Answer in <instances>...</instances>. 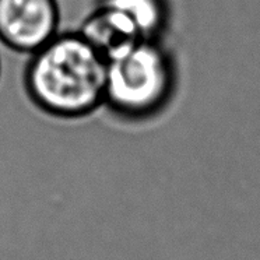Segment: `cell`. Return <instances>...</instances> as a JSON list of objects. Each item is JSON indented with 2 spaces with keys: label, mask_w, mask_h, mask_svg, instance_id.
I'll return each mask as SVG.
<instances>
[{
  "label": "cell",
  "mask_w": 260,
  "mask_h": 260,
  "mask_svg": "<svg viewBox=\"0 0 260 260\" xmlns=\"http://www.w3.org/2000/svg\"><path fill=\"white\" fill-rule=\"evenodd\" d=\"M105 80L107 60L79 31H68L29 55L23 83L41 112L60 120H79L104 107Z\"/></svg>",
  "instance_id": "obj_1"
},
{
  "label": "cell",
  "mask_w": 260,
  "mask_h": 260,
  "mask_svg": "<svg viewBox=\"0 0 260 260\" xmlns=\"http://www.w3.org/2000/svg\"><path fill=\"white\" fill-rule=\"evenodd\" d=\"M174 66L159 41L144 40L107 62L104 107L123 122H143L167 105Z\"/></svg>",
  "instance_id": "obj_2"
},
{
  "label": "cell",
  "mask_w": 260,
  "mask_h": 260,
  "mask_svg": "<svg viewBox=\"0 0 260 260\" xmlns=\"http://www.w3.org/2000/svg\"><path fill=\"white\" fill-rule=\"evenodd\" d=\"M60 25L57 0H0V42L32 55L56 37Z\"/></svg>",
  "instance_id": "obj_3"
},
{
  "label": "cell",
  "mask_w": 260,
  "mask_h": 260,
  "mask_svg": "<svg viewBox=\"0 0 260 260\" xmlns=\"http://www.w3.org/2000/svg\"><path fill=\"white\" fill-rule=\"evenodd\" d=\"M77 31L107 62L133 44L144 41L129 18L101 5H96Z\"/></svg>",
  "instance_id": "obj_4"
},
{
  "label": "cell",
  "mask_w": 260,
  "mask_h": 260,
  "mask_svg": "<svg viewBox=\"0 0 260 260\" xmlns=\"http://www.w3.org/2000/svg\"><path fill=\"white\" fill-rule=\"evenodd\" d=\"M96 5L112 7L127 17L143 40L158 41L167 23L165 0H96Z\"/></svg>",
  "instance_id": "obj_5"
},
{
  "label": "cell",
  "mask_w": 260,
  "mask_h": 260,
  "mask_svg": "<svg viewBox=\"0 0 260 260\" xmlns=\"http://www.w3.org/2000/svg\"><path fill=\"white\" fill-rule=\"evenodd\" d=\"M0 74H2V60H0Z\"/></svg>",
  "instance_id": "obj_6"
}]
</instances>
